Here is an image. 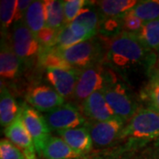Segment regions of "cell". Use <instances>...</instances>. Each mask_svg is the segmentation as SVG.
I'll return each instance as SVG.
<instances>
[{"label":"cell","mask_w":159,"mask_h":159,"mask_svg":"<svg viewBox=\"0 0 159 159\" xmlns=\"http://www.w3.org/2000/svg\"><path fill=\"white\" fill-rule=\"evenodd\" d=\"M108 61L118 68L143 66L152 70L157 62V55L142 45L135 34L122 32L109 43L106 51Z\"/></svg>","instance_id":"cell-1"},{"label":"cell","mask_w":159,"mask_h":159,"mask_svg":"<svg viewBox=\"0 0 159 159\" xmlns=\"http://www.w3.org/2000/svg\"><path fill=\"white\" fill-rule=\"evenodd\" d=\"M117 81L113 71L102 62L98 63L81 70L73 97L82 103L95 92L104 90Z\"/></svg>","instance_id":"cell-2"},{"label":"cell","mask_w":159,"mask_h":159,"mask_svg":"<svg viewBox=\"0 0 159 159\" xmlns=\"http://www.w3.org/2000/svg\"><path fill=\"white\" fill-rule=\"evenodd\" d=\"M54 51L71 66L80 71L102 63L104 56H106L102 43L100 40L94 37L68 48Z\"/></svg>","instance_id":"cell-3"},{"label":"cell","mask_w":159,"mask_h":159,"mask_svg":"<svg viewBox=\"0 0 159 159\" xmlns=\"http://www.w3.org/2000/svg\"><path fill=\"white\" fill-rule=\"evenodd\" d=\"M10 42L22 65L32 66L36 58L39 59L43 48L35 34L28 28L23 20L13 23Z\"/></svg>","instance_id":"cell-4"},{"label":"cell","mask_w":159,"mask_h":159,"mask_svg":"<svg viewBox=\"0 0 159 159\" xmlns=\"http://www.w3.org/2000/svg\"><path fill=\"white\" fill-rule=\"evenodd\" d=\"M153 139L159 137V113L148 110H139L122 129L119 138Z\"/></svg>","instance_id":"cell-5"},{"label":"cell","mask_w":159,"mask_h":159,"mask_svg":"<svg viewBox=\"0 0 159 159\" xmlns=\"http://www.w3.org/2000/svg\"><path fill=\"white\" fill-rule=\"evenodd\" d=\"M102 92L115 115L125 122L129 121L139 111L137 102L123 82L117 81Z\"/></svg>","instance_id":"cell-6"},{"label":"cell","mask_w":159,"mask_h":159,"mask_svg":"<svg viewBox=\"0 0 159 159\" xmlns=\"http://www.w3.org/2000/svg\"><path fill=\"white\" fill-rule=\"evenodd\" d=\"M51 131H64L86 125L87 120L83 114L73 103L65 102L61 106L44 115Z\"/></svg>","instance_id":"cell-7"},{"label":"cell","mask_w":159,"mask_h":159,"mask_svg":"<svg viewBox=\"0 0 159 159\" xmlns=\"http://www.w3.org/2000/svg\"><path fill=\"white\" fill-rule=\"evenodd\" d=\"M23 121L34 141L36 153L41 155L47 141L51 138V129L43 114L24 102L21 107Z\"/></svg>","instance_id":"cell-8"},{"label":"cell","mask_w":159,"mask_h":159,"mask_svg":"<svg viewBox=\"0 0 159 159\" xmlns=\"http://www.w3.org/2000/svg\"><path fill=\"white\" fill-rule=\"evenodd\" d=\"M26 101L36 111L47 113L64 104L65 98L50 86L37 85L27 93Z\"/></svg>","instance_id":"cell-9"},{"label":"cell","mask_w":159,"mask_h":159,"mask_svg":"<svg viewBox=\"0 0 159 159\" xmlns=\"http://www.w3.org/2000/svg\"><path fill=\"white\" fill-rule=\"evenodd\" d=\"M80 73L76 68H47L46 78L53 89L66 98L74 95Z\"/></svg>","instance_id":"cell-10"},{"label":"cell","mask_w":159,"mask_h":159,"mask_svg":"<svg viewBox=\"0 0 159 159\" xmlns=\"http://www.w3.org/2000/svg\"><path fill=\"white\" fill-rule=\"evenodd\" d=\"M5 134L9 141L22 150L27 159H37L34 141L24 124L21 111L11 125L6 127Z\"/></svg>","instance_id":"cell-11"},{"label":"cell","mask_w":159,"mask_h":159,"mask_svg":"<svg viewBox=\"0 0 159 159\" xmlns=\"http://www.w3.org/2000/svg\"><path fill=\"white\" fill-rule=\"evenodd\" d=\"M124 124L125 121L119 117L106 121L94 123V125L89 128L93 140V145L98 148H102L113 143L119 138V134L124 128Z\"/></svg>","instance_id":"cell-12"},{"label":"cell","mask_w":159,"mask_h":159,"mask_svg":"<svg viewBox=\"0 0 159 159\" xmlns=\"http://www.w3.org/2000/svg\"><path fill=\"white\" fill-rule=\"evenodd\" d=\"M81 111L84 117L96 122L110 120L117 116L106 102L102 91H97L81 103Z\"/></svg>","instance_id":"cell-13"},{"label":"cell","mask_w":159,"mask_h":159,"mask_svg":"<svg viewBox=\"0 0 159 159\" xmlns=\"http://www.w3.org/2000/svg\"><path fill=\"white\" fill-rule=\"evenodd\" d=\"M21 66L22 62L13 51L10 36L4 34L1 40L0 51V75L2 80L16 79L20 74Z\"/></svg>","instance_id":"cell-14"},{"label":"cell","mask_w":159,"mask_h":159,"mask_svg":"<svg viewBox=\"0 0 159 159\" xmlns=\"http://www.w3.org/2000/svg\"><path fill=\"white\" fill-rule=\"evenodd\" d=\"M57 134L71 148L80 155L88 153L92 148L93 140L87 125L69 130L58 131Z\"/></svg>","instance_id":"cell-15"},{"label":"cell","mask_w":159,"mask_h":159,"mask_svg":"<svg viewBox=\"0 0 159 159\" xmlns=\"http://www.w3.org/2000/svg\"><path fill=\"white\" fill-rule=\"evenodd\" d=\"M44 159H78L82 155L76 152L61 137L52 136L47 141L40 155Z\"/></svg>","instance_id":"cell-16"},{"label":"cell","mask_w":159,"mask_h":159,"mask_svg":"<svg viewBox=\"0 0 159 159\" xmlns=\"http://www.w3.org/2000/svg\"><path fill=\"white\" fill-rule=\"evenodd\" d=\"M20 111L16 100L6 86L1 84L0 95V122L1 125L7 127L17 118Z\"/></svg>","instance_id":"cell-17"},{"label":"cell","mask_w":159,"mask_h":159,"mask_svg":"<svg viewBox=\"0 0 159 159\" xmlns=\"http://www.w3.org/2000/svg\"><path fill=\"white\" fill-rule=\"evenodd\" d=\"M23 20L32 33L38 34L46 27V11L44 1H33L27 10Z\"/></svg>","instance_id":"cell-18"},{"label":"cell","mask_w":159,"mask_h":159,"mask_svg":"<svg viewBox=\"0 0 159 159\" xmlns=\"http://www.w3.org/2000/svg\"><path fill=\"white\" fill-rule=\"evenodd\" d=\"M139 3L136 0H103L97 2L99 11L104 18L122 17Z\"/></svg>","instance_id":"cell-19"},{"label":"cell","mask_w":159,"mask_h":159,"mask_svg":"<svg viewBox=\"0 0 159 159\" xmlns=\"http://www.w3.org/2000/svg\"><path fill=\"white\" fill-rule=\"evenodd\" d=\"M46 11V27L60 31L67 24L66 22L64 1L46 0L44 1Z\"/></svg>","instance_id":"cell-20"},{"label":"cell","mask_w":159,"mask_h":159,"mask_svg":"<svg viewBox=\"0 0 159 159\" xmlns=\"http://www.w3.org/2000/svg\"><path fill=\"white\" fill-rule=\"evenodd\" d=\"M137 38L145 48L150 51H159V19L143 23Z\"/></svg>","instance_id":"cell-21"},{"label":"cell","mask_w":159,"mask_h":159,"mask_svg":"<svg viewBox=\"0 0 159 159\" xmlns=\"http://www.w3.org/2000/svg\"><path fill=\"white\" fill-rule=\"evenodd\" d=\"M141 99L148 110L159 113V77L150 74V79L141 91Z\"/></svg>","instance_id":"cell-22"},{"label":"cell","mask_w":159,"mask_h":159,"mask_svg":"<svg viewBox=\"0 0 159 159\" xmlns=\"http://www.w3.org/2000/svg\"><path fill=\"white\" fill-rule=\"evenodd\" d=\"M128 12L141 19L143 22L159 19V0L139 1Z\"/></svg>","instance_id":"cell-23"},{"label":"cell","mask_w":159,"mask_h":159,"mask_svg":"<svg viewBox=\"0 0 159 159\" xmlns=\"http://www.w3.org/2000/svg\"><path fill=\"white\" fill-rule=\"evenodd\" d=\"M101 21V15L96 10L91 8H83L82 11L72 22L77 23L84 27L89 33L94 37L99 29V25Z\"/></svg>","instance_id":"cell-24"},{"label":"cell","mask_w":159,"mask_h":159,"mask_svg":"<svg viewBox=\"0 0 159 159\" xmlns=\"http://www.w3.org/2000/svg\"><path fill=\"white\" fill-rule=\"evenodd\" d=\"M18 1L2 0L0 4V18L2 34H6V31L16 20Z\"/></svg>","instance_id":"cell-25"},{"label":"cell","mask_w":159,"mask_h":159,"mask_svg":"<svg viewBox=\"0 0 159 159\" xmlns=\"http://www.w3.org/2000/svg\"><path fill=\"white\" fill-rule=\"evenodd\" d=\"M81 42L82 41L75 35V34L73 32V30L69 27V25H66L63 29H60V31L58 32L55 45H54L52 50L66 49V48L74 46L77 43H81Z\"/></svg>","instance_id":"cell-26"},{"label":"cell","mask_w":159,"mask_h":159,"mask_svg":"<svg viewBox=\"0 0 159 159\" xmlns=\"http://www.w3.org/2000/svg\"><path fill=\"white\" fill-rule=\"evenodd\" d=\"M91 2L86 0H66L64 1V10H65V17L66 22L68 25L74 21L76 17L82 11L83 7Z\"/></svg>","instance_id":"cell-27"},{"label":"cell","mask_w":159,"mask_h":159,"mask_svg":"<svg viewBox=\"0 0 159 159\" xmlns=\"http://www.w3.org/2000/svg\"><path fill=\"white\" fill-rule=\"evenodd\" d=\"M0 157L1 159H27L22 150L8 139H2L0 142Z\"/></svg>","instance_id":"cell-28"},{"label":"cell","mask_w":159,"mask_h":159,"mask_svg":"<svg viewBox=\"0 0 159 159\" xmlns=\"http://www.w3.org/2000/svg\"><path fill=\"white\" fill-rule=\"evenodd\" d=\"M58 32L59 31L50 29L48 27H45L42 31H40L36 35V38L39 41L40 44L43 48V51H48L53 49Z\"/></svg>","instance_id":"cell-29"},{"label":"cell","mask_w":159,"mask_h":159,"mask_svg":"<svg viewBox=\"0 0 159 159\" xmlns=\"http://www.w3.org/2000/svg\"><path fill=\"white\" fill-rule=\"evenodd\" d=\"M143 21L128 11L122 16V29L123 32L136 34L142 29Z\"/></svg>","instance_id":"cell-30"},{"label":"cell","mask_w":159,"mask_h":159,"mask_svg":"<svg viewBox=\"0 0 159 159\" xmlns=\"http://www.w3.org/2000/svg\"><path fill=\"white\" fill-rule=\"evenodd\" d=\"M157 66L156 67H154L152 70H151V74H155V75H157V76H158L159 77V65H156Z\"/></svg>","instance_id":"cell-31"},{"label":"cell","mask_w":159,"mask_h":159,"mask_svg":"<svg viewBox=\"0 0 159 159\" xmlns=\"http://www.w3.org/2000/svg\"><path fill=\"white\" fill-rule=\"evenodd\" d=\"M157 65H159V51H158V58H157Z\"/></svg>","instance_id":"cell-32"},{"label":"cell","mask_w":159,"mask_h":159,"mask_svg":"<svg viewBox=\"0 0 159 159\" xmlns=\"http://www.w3.org/2000/svg\"></svg>","instance_id":"cell-33"}]
</instances>
